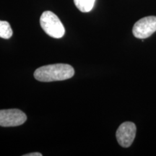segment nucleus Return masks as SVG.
Segmentation results:
<instances>
[{"label": "nucleus", "instance_id": "f257e3e1", "mask_svg": "<svg viewBox=\"0 0 156 156\" xmlns=\"http://www.w3.org/2000/svg\"><path fill=\"white\" fill-rule=\"evenodd\" d=\"M75 70L67 64H55L43 66L34 73V77L41 82H54L65 80L73 77Z\"/></svg>", "mask_w": 156, "mask_h": 156}, {"label": "nucleus", "instance_id": "f03ea898", "mask_svg": "<svg viewBox=\"0 0 156 156\" xmlns=\"http://www.w3.org/2000/svg\"><path fill=\"white\" fill-rule=\"evenodd\" d=\"M40 24L44 32L52 38H60L65 33V29L59 18L51 11L43 12L40 18Z\"/></svg>", "mask_w": 156, "mask_h": 156}, {"label": "nucleus", "instance_id": "7ed1b4c3", "mask_svg": "<svg viewBox=\"0 0 156 156\" xmlns=\"http://www.w3.org/2000/svg\"><path fill=\"white\" fill-rule=\"evenodd\" d=\"M155 32H156L155 16H148L139 20L132 29L134 36L142 40L149 38Z\"/></svg>", "mask_w": 156, "mask_h": 156}, {"label": "nucleus", "instance_id": "20e7f679", "mask_svg": "<svg viewBox=\"0 0 156 156\" xmlns=\"http://www.w3.org/2000/svg\"><path fill=\"white\" fill-rule=\"evenodd\" d=\"M27 120V116L19 109L0 110V126H17L22 125Z\"/></svg>", "mask_w": 156, "mask_h": 156}, {"label": "nucleus", "instance_id": "39448f33", "mask_svg": "<svg viewBox=\"0 0 156 156\" xmlns=\"http://www.w3.org/2000/svg\"><path fill=\"white\" fill-rule=\"evenodd\" d=\"M136 128L134 123L124 122L116 131V139L118 143L123 147H129L133 143L136 136Z\"/></svg>", "mask_w": 156, "mask_h": 156}, {"label": "nucleus", "instance_id": "423d86ee", "mask_svg": "<svg viewBox=\"0 0 156 156\" xmlns=\"http://www.w3.org/2000/svg\"><path fill=\"white\" fill-rule=\"evenodd\" d=\"M95 0H74L77 8L82 12H88L94 7Z\"/></svg>", "mask_w": 156, "mask_h": 156}, {"label": "nucleus", "instance_id": "0eeeda50", "mask_svg": "<svg viewBox=\"0 0 156 156\" xmlns=\"http://www.w3.org/2000/svg\"><path fill=\"white\" fill-rule=\"evenodd\" d=\"M12 36V30L7 21L0 20V38L9 39Z\"/></svg>", "mask_w": 156, "mask_h": 156}, {"label": "nucleus", "instance_id": "6e6552de", "mask_svg": "<svg viewBox=\"0 0 156 156\" xmlns=\"http://www.w3.org/2000/svg\"><path fill=\"white\" fill-rule=\"evenodd\" d=\"M23 156H42V154L39 153H28L23 155Z\"/></svg>", "mask_w": 156, "mask_h": 156}]
</instances>
